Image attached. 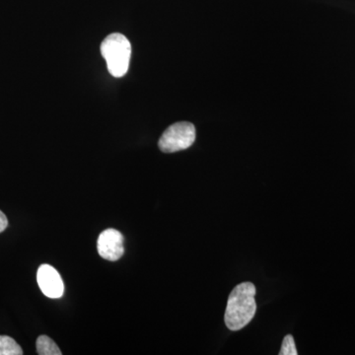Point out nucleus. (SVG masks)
<instances>
[{
	"label": "nucleus",
	"mask_w": 355,
	"mask_h": 355,
	"mask_svg": "<svg viewBox=\"0 0 355 355\" xmlns=\"http://www.w3.org/2000/svg\"><path fill=\"white\" fill-rule=\"evenodd\" d=\"M254 295L256 287L252 282L238 284L231 292L224 317L229 330H241L253 320L257 311Z\"/></svg>",
	"instance_id": "1"
},
{
	"label": "nucleus",
	"mask_w": 355,
	"mask_h": 355,
	"mask_svg": "<svg viewBox=\"0 0 355 355\" xmlns=\"http://www.w3.org/2000/svg\"><path fill=\"white\" fill-rule=\"evenodd\" d=\"M101 53L112 76L123 77L127 74L132 55V46L127 37L120 33L109 35L102 42Z\"/></svg>",
	"instance_id": "2"
},
{
	"label": "nucleus",
	"mask_w": 355,
	"mask_h": 355,
	"mask_svg": "<svg viewBox=\"0 0 355 355\" xmlns=\"http://www.w3.org/2000/svg\"><path fill=\"white\" fill-rule=\"evenodd\" d=\"M195 140V125L188 121H181L170 125L163 132L158 146L162 153H178L193 146Z\"/></svg>",
	"instance_id": "3"
},
{
	"label": "nucleus",
	"mask_w": 355,
	"mask_h": 355,
	"mask_svg": "<svg viewBox=\"0 0 355 355\" xmlns=\"http://www.w3.org/2000/svg\"><path fill=\"white\" fill-rule=\"evenodd\" d=\"M123 234L116 229H107L103 231L98 238V253L105 260L116 261L120 260L125 254Z\"/></svg>",
	"instance_id": "4"
},
{
	"label": "nucleus",
	"mask_w": 355,
	"mask_h": 355,
	"mask_svg": "<svg viewBox=\"0 0 355 355\" xmlns=\"http://www.w3.org/2000/svg\"><path fill=\"white\" fill-rule=\"evenodd\" d=\"M37 282L44 295L60 298L64 293V284L60 273L50 265H42L37 272Z\"/></svg>",
	"instance_id": "5"
},
{
	"label": "nucleus",
	"mask_w": 355,
	"mask_h": 355,
	"mask_svg": "<svg viewBox=\"0 0 355 355\" xmlns=\"http://www.w3.org/2000/svg\"><path fill=\"white\" fill-rule=\"evenodd\" d=\"M37 352L40 355H62L57 343L46 336H39L36 343Z\"/></svg>",
	"instance_id": "6"
},
{
	"label": "nucleus",
	"mask_w": 355,
	"mask_h": 355,
	"mask_svg": "<svg viewBox=\"0 0 355 355\" xmlns=\"http://www.w3.org/2000/svg\"><path fill=\"white\" fill-rule=\"evenodd\" d=\"M19 345L10 336H0V355H22Z\"/></svg>",
	"instance_id": "7"
},
{
	"label": "nucleus",
	"mask_w": 355,
	"mask_h": 355,
	"mask_svg": "<svg viewBox=\"0 0 355 355\" xmlns=\"http://www.w3.org/2000/svg\"><path fill=\"white\" fill-rule=\"evenodd\" d=\"M298 352L296 349L295 343H294L293 336L288 335L284 338L282 349H280L279 355H297Z\"/></svg>",
	"instance_id": "8"
},
{
	"label": "nucleus",
	"mask_w": 355,
	"mask_h": 355,
	"mask_svg": "<svg viewBox=\"0 0 355 355\" xmlns=\"http://www.w3.org/2000/svg\"><path fill=\"white\" fill-rule=\"evenodd\" d=\"M8 226V220L3 212L0 210V233L3 232Z\"/></svg>",
	"instance_id": "9"
}]
</instances>
